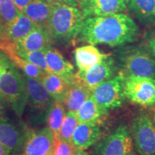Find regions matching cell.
Wrapping results in <instances>:
<instances>
[{
    "mask_svg": "<svg viewBox=\"0 0 155 155\" xmlns=\"http://www.w3.org/2000/svg\"><path fill=\"white\" fill-rule=\"evenodd\" d=\"M45 56L50 73L58 75L63 79L68 86L75 79L74 67L62 55L58 50L52 46H48L42 50Z\"/></svg>",
    "mask_w": 155,
    "mask_h": 155,
    "instance_id": "8fae6325",
    "label": "cell"
},
{
    "mask_svg": "<svg viewBox=\"0 0 155 155\" xmlns=\"http://www.w3.org/2000/svg\"><path fill=\"white\" fill-rule=\"evenodd\" d=\"M131 0H124V3L126 4V5L128 6V5H129V3L130 2Z\"/></svg>",
    "mask_w": 155,
    "mask_h": 155,
    "instance_id": "f35d334b",
    "label": "cell"
},
{
    "mask_svg": "<svg viewBox=\"0 0 155 155\" xmlns=\"http://www.w3.org/2000/svg\"><path fill=\"white\" fill-rule=\"evenodd\" d=\"M117 63L125 75L155 79V60L144 48L124 47L118 50Z\"/></svg>",
    "mask_w": 155,
    "mask_h": 155,
    "instance_id": "277c9868",
    "label": "cell"
},
{
    "mask_svg": "<svg viewBox=\"0 0 155 155\" xmlns=\"http://www.w3.org/2000/svg\"><path fill=\"white\" fill-rule=\"evenodd\" d=\"M25 139V133L14 124L5 117L0 118V143L5 147L11 154H17L22 150Z\"/></svg>",
    "mask_w": 155,
    "mask_h": 155,
    "instance_id": "5bb4252c",
    "label": "cell"
},
{
    "mask_svg": "<svg viewBox=\"0 0 155 155\" xmlns=\"http://www.w3.org/2000/svg\"><path fill=\"white\" fill-rule=\"evenodd\" d=\"M26 83L28 92V104L35 110L46 114L51 104L54 101L53 98L47 91L41 81L35 78L29 77L23 73Z\"/></svg>",
    "mask_w": 155,
    "mask_h": 155,
    "instance_id": "7c38bea8",
    "label": "cell"
},
{
    "mask_svg": "<svg viewBox=\"0 0 155 155\" xmlns=\"http://www.w3.org/2000/svg\"><path fill=\"white\" fill-rule=\"evenodd\" d=\"M78 124L76 114L71 111L66 112L60 129L59 134L56 139L66 141H72L73 135Z\"/></svg>",
    "mask_w": 155,
    "mask_h": 155,
    "instance_id": "484cf974",
    "label": "cell"
},
{
    "mask_svg": "<svg viewBox=\"0 0 155 155\" xmlns=\"http://www.w3.org/2000/svg\"><path fill=\"white\" fill-rule=\"evenodd\" d=\"M20 12L12 0H0V19L4 26V30Z\"/></svg>",
    "mask_w": 155,
    "mask_h": 155,
    "instance_id": "83f0119b",
    "label": "cell"
},
{
    "mask_svg": "<svg viewBox=\"0 0 155 155\" xmlns=\"http://www.w3.org/2000/svg\"><path fill=\"white\" fill-rule=\"evenodd\" d=\"M37 26L35 22L20 12L15 20L5 28L2 40L12 44L16 43L25 38Z\"/></svg>",
    "mask_w": 155,
    "mask_h": 155,
    "instance_id": "9a60e30c",
    "label": "cell"
},
{
    "mask_svg": "<svg viewBox=\"0 0 155 155\" xmlns=\"http://www.w3.org/2000/svg\"><path fill=\"white\" fill-rule=\"evenodd\" d=\"M78 8L87 18L122 12L126 10L127 5L124 0H84Z\"/></svg>",
    "mask_w": 155,
    "mask_h": 155,
    "instance_id": "4fadbf2b",
    "label": "cell"
},
{
    "mask_svg": "<svg viewBox=\"0 0 155 155\" xmlns=\"http://www.w3.org/2000/svg\"><path fill=\"white\" fill-rule=\"evenodd\" d=\"M116 70L115 61L108 54L101 61L86 72H77L75 73V75L91 91H92L102 83L115 76Z\"/></svg>",
    "mask_w": 155,
    "mask_h": 155,
    "instance_id": "30bf717a",
    "label": "cell"
},
{
    "mask_svg": "<svg viewBox=\"0 0 155 155\" xmlns=\"http://www.w3.org/2000/svg\"><path fill=\"white\" fill-rule=\"evenodd\" d=\"M125 74L121 71L109 80L102 83L91 91L97 104L108 112L122 106L124 95Z\"/></svg>",
    "mask_w": 155,
    "mask_h": 155,
    "instance_id": "5b68a950",
    "label": "cell"
},
{
    "mask_svg": "<svg viewBox=\"0 0 155 155\" xmlns=\"http://www.w3.org/2000/svg\"><path fill=\"white\" fill-rule=\"evenodd\" d=\"M40 81L53 100L63 104L68 89L67 83L61 76L53 73H45Z\"/></svg>",
    "mask_w": 155,
    "mask_h": 155,
    "instance_id": "44dd1931",
    "label": "cell"
},
{
    "mask_svg": "<svg viewBox=\"0 0 155 155\" xmlns=\"http://www.w3.org/2000/svg\"><path fill=\"white\" fill-rule=\"evenodd\" d=\"M54 1L58 2L63 4H65V5L73 6V7H79V6L81 3L83 2L84 0H54Z\"/></svg>",
    "mask_w": 155,
    "mask_h": 155,
    "instance_id": "4dcf8cb0",
    "label": "cell"
},
{
    "mask_svg": "<svg viewBox=\"0 0 155 155\" xmlns=\"http://www.w3.org/2000/svg\"><path fill=\"white\" fill-rule=\"evenodd\" d=\"M0 155H11L9 150L0 143Z\"/></svg>",
    "mask_w": 155,
    "mask_h": 155,
    "instance_id": "836d02e7",
    "label": "cell"
},
{
    "mask_svg": "<svg viewBox=\"0 0 155 155\" xmlns=\"http://www.w3.org/2000/svg\"><path fill=\"white\" fill-rule=\"evenodd\" d=\"M15 4V5L17 6V8L19 9V10L22 12L25 7L30 4L32 0H12Z\"/></svg>",
    "mask_w": 155,
    "mask_h": 155,
    "instance_id": "f546056e",
    "label": "cell"
},
{
    "mask_svg": "<svg viewBox=\"0 0 155 155\" xmlns=\"http://www.w3.org/2000/svg\"><path fill=\"white\" fill-rule=\"evenodd\" d=\"M7 42L0 40V50H5V48L7 47Z\"/></svg>",
    "mask_w": 155,
    "mask_h": 155,
    "instance_id": "8d00e7d4",
    "label": "cell"
},
{
    "mask_svg": "<svg viewBox=\"0 0 155 155\" xmlns=\"http://www.w3.org/2000/svg\"><path fill=\"white\" fill-rule=\"evenodd\" d=\"M91 96V91L75 75V81L68 86L63 104L68 111L76 114Z\"/></svg>",
    "mask_w": 155,
    "mask_h": 155,
    "instance_id": "d6986e66",
    "label": "cell"
},
{
    "mask_svg": "<svg viewBox=\"0 0 155 155\" xmlns=\"http://www.w3.org/2000/svg\"><path fill=\"white\" fill-rule=\"evenodd\" d=\"M108 113L91 96L76 112V116L79 123H98Z\"/></svg>",
    "mask_w": 155,
    "mask_h": 155,
    "instance_id": "603a6c76",
    "label": "cell"
},
{
    "mask_svg": "<svg viewBox=\"0 0 155 155\" xmlns=\"http://www.w3.org/2000/svg\"><path fill=\"white\" fill-rule=\"evenodd\" d=\"M133 149L131 131L121 125L96 145L91 155H126Z\"/></svg>",
    "mask_w": 155,
    "mask_h": 155,
    "instance_id": "ba28073f",
    "label": "cell"
},
{
    "mask_svg": "<svg viewBox=\"0 0 155 155\" xmlns=\"http://www.w3.org/2000/svg\"><path fill=\"white\" fill-rule=\"evenodd\" d=\"M4 35V26L2 25V22L1 19H0V40H2Z\"/></svg>",
    "mask_w": 155,
    "mask_h": 155,
    "instance_id": "d590c367",
    "label": "cell"
},
{
    "mask_svg": "<svg viewBox=\"0 0 155 155\" xmlns=\"http://www.w3.org/2000/svg\"><path fill=\"white\" fill-rule=\"evenodd\" d=\"M73 155H88V154L85 150L76 149V150H75V152L73 153Z\"/></svg>",
    "mask_w": 155,
    "mask_h": 155,
    "instance_id": "e575fe53",
    "label": "cell"
},
{
    "mask_svg": "<svg viewBox=\"0 0 155 155\" xmlns=\"http://www.w3.org/2000/svg\"><path fill=\"white\" fill-rule=\"evenodd\" d=\"M65 107L61 102H58L54 101L46 114V122L48 128L50 129L55 138H57L59 134L60 129L65 118Z\"/></svg>",
    "mask_w": 155,
    "mask_h": 155,
    "instance_id": "d4e9b609",
    "label": "cell"
},
{
    "mask_svg": "<svg viewBox=\"0 0 155 155\" xmlns=\"http://www.w3.org/2000/svg\"><path fill=\"white\" fill-rule=\"evenodd\" d=\"M101 134L98 123H79L73 135L72 142L76 149L86 150L96 144Z\"/></svg>",
    "mask_w": 155,
    "mask_h": 155,
    "instance_id": "e0dca14e",
    "label": "cell"
},
{
    "mask_svg": "<svg viewBox=\"0 0 155 155\" xmlns=\"http://www.w3.org/2000/svg\"><path fill=\"white\" fill-rule=\"evenodd\" d=\"M54 0H32L22 12L40 26H47Z\"/></svg>",
    "mask_w": 155,
    "mask_h": 155,
    "instance_id": "ffe728a7",
    "label": "cell"
},
{
    "mask_svg": "<svg viewBox=\"0 0 155 155\" xmlns=\"http://www.w3.org/2000/svg\"><path fill=\"white\" fill-rule=\"evenodd\" d=\"M0 94L21 117L28 105V92L23 74L3 50H0Z\"/></svg>",
    "mask_w": 155,
    "mask_h": 155,
    "instance_id": "7a4b0ae2",
    "label": "cell"
},
{
    "mask_svg": "<svg viewBox=\"0 0 155 155\" xmlns=\"http://www.w3.org/2000/svg\"><path fill=\"white\" fill-rule=\"evenodd\" d=\"M134 21L123 13L87 17L84 19L79 39L91 45L104 44L116 47L131 43L139 36Z\"/></svg>",
    "mask_w": 155,
    "mask_h": 155,
    "instance_id": "6da1fadb",
    "label": "cell"
},
{
    "mask_svg": "<svg viewBox=\"0 0 155 155\" xmlns=\"http://www.w3.org/2000/svg\"><path fill=\"white\" fill-rule=\"evenodd\" d=\"M7 102L4 98V97L0 94V118L3 117L4 114L5 112L6 106H7Z\"/></svg>",
    "mask_w": 155,
    "mask_h": 155,
    "instance_id": "1f68e13d",
    "label": "cell"
},
{
    "mask_svg": "<svg viewBox=\"0 0 155 155\" xmlns=\"http://www.w3.org/2000/svg\"><path fill=\"white\" fill-rule=\"evenodd\" d=\"M4 51L7 54V55L12 60V61L19 69H20L22 71L25 75H28L29 77L35 78L41 80L43 75L46 73L42 70L37 67L36 65H33L27 60L21 58L20 56L15 53L14 51V45L12 43L8 42L7 48H5Z\"/></svg>",
    "mask_w": 155,
    "mask_h": 155,
    "instance_id": "cb8c5ba5",
    "label": "cell"
},
{
    "mask_svg": "<svg viewBox=\"0 0 155 155\" xmlns=\"http://www.w3.org/2000/svg\"><path fill=\"white\" fill-rule=\"evenodd\" d=\"M56 139L48 127L40 130L27 129L22 146V155H52Z\"/></svg>",
    "mask_w": 155,
    "mask_h": 155,
    "instance_id": "9c48e42d",
    "label": "cell"
},
{
    "mask_svg": "<svg viewBox=\"0 0 155 155\" xmlns=\"http://www.w3.org/2000/svg\"><path fill=\"white\" fill-rule=\"evenodd\" d=\"M129 9L137 19L145 25L155 22V0H131Z\"/></svg>",
    "mask_w": 155,
    "mask_h": 155,
    "instance_id": "7402d4cb",
    "label": "cell"
},
{
    "mask_svg": "<svg viewBox=\"0 0 155 155\" xmlns=\"http://www.w3.org/2000/svg\"><path fill=\"white\" fill-rule=\"evenodd\" d=\"M52 39L46 27L38 25L22 40L13 44L15 50H44L52 45Z\"/></svg>",
    "mask_w": 155,
    "mask_h": 155,
    "instance_id": "2e32d148",
    "label": "cell"
},
{
    "mask_svg": "<svg viewBox=\"0 0 155 155\" xmlns=\"http://www.w3.org/2000/svg\"><path fill=\"white\" fill-rule=\"evenodd\" d=\"M86 19L78 7L55 1L47 28L52 41L68 42L76 38Z\"/></svg>",
    "mask_w": 155,
    "mask_h": 155,
    "instance_id": "3957f363",
    "label": "cell"
},
{
    "mask_svg": "<svg viewBox=\"0 0 155 155\" xmlns=\"http://www.w3.org/2000/svg\"><path fill=\"white\" fill-rule=\"evenodd\" d=\"M124 95L129 101L143 107L155 106V79L125 75Z\"/></svg>",
    "mask_w": 155,
    "mask_h": 155,
    "instance_id": "8992f818",
    "label": "cell"
},
{
    "mask_svg": "<svg viewBox=\"0 0 155 155\" xmlns=\"http://www.w3.org/2000/svg\"><path fill=\"white\" fill-rule=\"evenodd\" d=\"M131 134L139 155H155V124L148 116L141 114L134 120Z\"/></svg>",
    "mask_w": 155,
    "mask_h": 155,
    "instance_id": "52a82bcc",
    "label": "cell"
},
{
    "mask_svg": "<svg viewBox=\"0 0 155 155\" xmlns=\"http://www.w3.org/2000/svg\"><path fill=\"white\" fill-rule=\"evenodd\" d=\"M154 123H155V113H154Z\"/></svg>",
    "mask_w": 155,
    "mask_h": 155,
    "instance_id": "ab89813d",
    "label": "cell"
},
{
    "mask_svg": "<svg viewBox=\"0 0 155 155\" xmlns=\"http://www.w3.org/2000/svg\"><path fill=\"white\" fill-rule=\"evenodd\" d=\"M75 150L76 148L72 141H66L56 139L55 145L52 155H73Z\"/></svg>",
    "mask_w": 155,
    "mask_h": 155,
    "instance_id": "f1b7e54d",
    "label": "cell"
},
{
    "mask_svg": "<svg viewBox=\"0 0 155 155\" xmlns=\"http://www.w3.org/2000/svg\"><path fill=\"white\" fill-rule=\"evenodd\" d=\"M126 155H137V154L136 152H134V151L132 150V151H131L130 152H129V153H128V154H127Z\"/></svg>",
    "mask_w": 155,
    "mask_h": 155,
    "instance_id": "74e56055",
    "label": "cell"
},
{
    "mask_svg": "<svg viewBox=\"0 0 155 155\" xmlns=\"http://www.w3.org/2000/svg\"><path fill=\"white\" fill-rule=\"evenodd\" d=\"M108 54L102 53L94 45L89 44L74 50L75 64L78 73H84L105 58Z\"/></svg>",
    "mask_w": 155,
    "mask_h": 155,
    "instance_id": "ac0fdd59",
    "label": "cell"
},
{
    "mask_svg": "<svg viewBox=\"0 0 155 155\" xmlns=\"http://www.w3.org/2000/svg\"><path fill=\"white\" fill-rule=\"evenodd\" d=\"M14 51L21 58H24L33 65H36L39 68H40L46 73H50V70L48 68L47 62H46L45 56L42 50H17Z\"/></svg>",
    "mask_w": 155,
    "mask_h": 155,
    "instance_id": "4316f807",
    "label": "cell"
},
{
    "mask_svg": "<svg viewBox=\"0 0 155 155\" xmlns=\"http://www.w3.org/2000/svg\"><path fill=\"white\" fill-rule=\"evenodd\" d=\"M149 46H150V48L153 55L155 56V35L152 37L150 40V41H149Z\"/></svg>",
    "mask_w": 155,
    "mask_h": 155,
    "instance_id": "d6a6232c",
    "label": "cell"
}]
</instances>
